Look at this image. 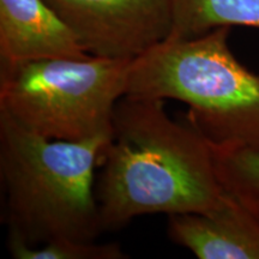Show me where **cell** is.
Here are the masks:
<instances>
[{
  "label": "cell",
  "mask_w": 259,
  "mask_h": 259,
  "mask_svg": "<svg viewBox=\"0 0 259 259\" xmlns=\"http://www.w3.org/2000/svg\"><path fill=\"white\" fill-rule=\"evenodd\" d=\"M99 167L95 196L103 231L151 213L208 212L227 193L211 145L187 118L171 119L163 100H119Z\"/></svg>",
  "instance_id": "6da1fadb"
},
{
  "label": "cell",
  "mask_w": 259,
  "mask_h": 259,
  "mask_svg": "<svg viewBox=\"0 0 259 259\" xmlns=\"http://www.w3.org/2000/svg\"><path fill=\"white\" fill-rule=\"evenodd\" d=\"M111 137L56 141L0 112V178L10 238L29 246L95 240L103 232L95 169Z\"/></svg>",
  "instance_id": "7a4b0ae2"
},
{
  "label": "cell",
  "mask_w": 259,
  "mask_h": 259,
  "mask_svg": "<svg viewBox=\"0 0 259 259\" xmlns=\"http://www.w3.org/2000/svg\"><path fill=\"white\" fill-rule=\"evenodd\" d=\"M231 27L168 37L132 60L125 96L177 100L212 148L259 154V76L229 47Z\"/></svg>",
  "instance_id": "3957f363"
},
{
  "label": "cell",
  "mask_w": 259,
  "mask_h": 259,
  "mask_svg": "<svg viewBox=\"0 0 259 259\" xmlns=\"http://www.w3.org/2000/svg\"><path fill=\"white\" fill-rule=\"evenodd\" d=\"M132 60L89 56L0 65V112L56 141L112 136Z\"/></svg>",
  "instance_id": "277c9868"
},
{
  "label": "cell",
  "mask_w": 259,
  "mask_h": 259,
  "mask_svg": "<svg viewBox=\"0 0 259 259\" xmlns=\"http://www.w3.org/2000/svg\"><path fill=\"white\" fill-rule=\"evenodd\" d=\"M90 56L136 59L171 32L170 0H46Z\"/></svg>",
  "instance_id": "5b68a950"
},
{
  "label": "cell",
  "mask_w": 259,
  "mask_h": 259,
  "mask_svg": "<svg viewBox=\"0 0 259 259\" xmlns=\"http://www.w3.org/2000/svg\"><path fill=\"white\" fill-rule=\"evenodd\" d=\"M89 56L46 0H0V65Z\"/></svg>",
  "instance_id": "8992f818"
},
{
  "label": "cell",
  "mask_w": 259,
  "mask_h": 259,
  "mask_svg": "<svg viewBox=\"0 0 259 259\" xmlns=\"http://www.w3.org/2000/svg\"><path fill=\"white\" fill-rule=\"evenodd\" d=\"M168 235L199 259H259V221L228 192L208 212L170 215Z\"/></svg>",
  "instance_id": "52a82bcc"
},
{
  "label": "cell",
  "mask_w": 259,
  "mask_h": 259,
  "mask_svg": "<svg viewBox=\"0 0 259 259\" xmlns=\"http://www.w3.org/2000/svg\"><path fill=\"white\" fill-rule=\"evenodd\" d=\"M171 38H193L221 27L259 29V0H170Z\"/></svg>",
  "instance_id": "ba28073f"
},
{
  "label": "cell",
  "mask_w": 259,
  "mask_h": 259,
  "mask_svg": "<svg viewBox=\"0 0 259 259\" xmlns=\"http://www.w3.org/2000/svg\"><path fill=\"white\" fill-rule=\"evenodd\" d=\"M223 189L259 221V154L246 149L212 148Z\"/></svg>",
  "instance_id": "9c48e42d"
},
{
  "label": "cell",
  "mask_w": 259,
  "mask_h": 259,
  "mask_svg": "<svg viewBox=\"0 0 259 259\" xmlns=\"http://www.w3.org/2000/svg\"><path fill=\"white\" fill-rule=\"evenodd\" d=\"M9 251L15 259H122L126 258L118 244L57 239L40 246H29L9 236Z\"/></svg>",
  "instance_id": "30bf717a"
}]
</instances>
